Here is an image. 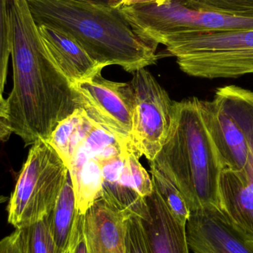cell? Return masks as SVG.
Returning a JSON list of instances; mask_svg holds the SVG:
<instances>
[{
  "mask_svg": "<svg viewBox=\"0 0 253 253\" xmlns=\"http://www.w3.org/2000/svg\"><path fill=\"white\" fill-rule=\"evenodd\" d=\"M13 88L7 122L25 146L47 141L59 123L80 108L72 84L44 48L26 0L10 4Z\"/></svg>",
  "mask_w": 253,
  "mask_h": 253,
  "instance_id": "cell-1",
  "label": "cell"
},
{
  "mask_svg": "<svg viewBox=\"0 0 253 253\" xmlns=\"http://www.w3.org/2000/svg\"><path fill=\"white\" fill-rule=\"evenodd\" d=\"M37 29L44 48L71 84L90 78L105 68L65 31L47 25H37Z\"/></svg>",
  "mask_w": 253,
  "mask_h": 253,
  "instance_id": "cell-13",
  "label": "cell"
},
{
  "mask_svg": "<svg viewBox=\"0 0 253 253\" xmlns=\"http://www.w3.org/2000/svg\"><path fill=\"white\" fill-rule=\"evenodd\" d=\"M146 202L140 218L147 253H189L186 224L172 215L154 185Z\"/></svg>",
  "mask_w": 253,
  "mask_h": 253,
  "instance_id": "cell-12",
  "label": "cell"
},
{
  "mask_svg": "<svg viewBox=\"0 0 253 253\" xmlns=\"http://www.w3.org/2000/svg\"><path fill=\"white\" fill-rule=\"evenodd\" d=\"M200 105L205 126L224 169L243 170L249 153L243 131L215 99L200 100Z\"/></svg>",
  "mask_w": 253,
  "mask_h": 253,
  "instance_id": "cell-11",
  "label": "cell"
},
{
  "mask_svg": "<svg viewBox=\"0 0 253 253\" xmlns=\"http://www.w3.org/2000/svg\"><path fill=\"white\" fill-rule=\"evenodd\" d=\"M19 230L25 253H58L48 215Z\"/></svg>",
  "mask_w": 253,
  "mask_h": 253,
  "instance_id": "cell-20",
  "label": "cell"
},
{
  "mask_svg": "<svg viewBox=\"0 0 253 253\" xmlns=\"http://www.w3.org/2000/svg\"><path fill=\"white\" fill-rule=\"evenodd\" d=\"M79 215L74 187L68 173L54 208L48 215L50 231L58 253H68Z\"/></svg>",
  "mask_w": 253,
  "mask_h": 253,
  "instance_id": "cell-17",
  "label": "cell"
},
{
  "mask_svg": "<svg viewBox=\"0 0 253 253\" xmlns=\"http://www.w3.org/2000/svg\"><path fill=\"white\" fill-rule=\"evenodd\" d=\"M0 253H25L19 229L0 241Z\"/></svg>",
  "mask_w": 253,
  "mask_h": 253,
  "instance_id": "cell-26",
  "label": "cell"
},
{
  "mask_svg": "<svg viewBox=\"0 0 253 253\" xmlns=\"http://www.w3.org/2000/svg\"><path fill=\"white\" fill-rule=\"evenodd\" d=\"M26 1L37 25L65 31L103 66L118 65L132 74L159 59L158 44L140 37L120 8L83 0Z\"/></svg>",
  "mask_w": 253,
  "mask_h": 253,
  "instance_id": "cell-2",
  "label": "cell"
},
{
  "mask_svg": "<svg viewBox=\"0 0 253 253\" xmlns=\"http://www.w3.org/2000/svg\"><path fill=\"white\" fill-rule=\"evenodd\" d=\"M8 115V106H7V99L3 97V93L0 92V119L7 120Z\"/></svg>",
  "mask_w": 253,
  "mask_h": 253,
  "instance_id": "cell-29",
  "label": "cell"
},
{
  "mask_svg": "<svg viewBox=\"0 0 253 253\" xmlns=\"http://www.w3.org/2000/svg\"><path fill=\"white\" fill-rule=\"evenodd\" d=\"M129 83L134 93L131 144L138 157L151 162L168 137L174 102L145 68L132 73Z\"/></svg>",
  "mask_w": 253,
  "mask_h": 253,
  "instance_id": "cell-8",
  "label": "cell"
},
{
  "mask_svg": "<svg viewBox=\"0 0 253 253\" xmlns=\"http://www.w3.org/2000/svg\"><path fill=\"white\" fill-rule=\"evenodd\" d=\"M71 84L80 108L93 123L130 141L134 110L130 83L110 81L99 73Z\"/></svg>",
  "mask_w": 253,
  "mask_h": 253,
  "instance_id": "cell-9",
  "label": "cell"
},
{
  "mask_svg": "<svg viewBox=\"0 0 253 253\" xmlns=\"http://www.w3.org/2000/svg\"><path fill=\"white\" fill-rule=\"evenodd\" d=\"M213 99L233 117L248 141L246 166L239 172L224 169L219 192L221 211L253 246V91L225 86L216 90Z\"/></svg>",
  "mask_w": 253,
  "mask_h": 253,
  "instance_id": "cell-6",
  "label": "cell"
},
{
  "mask_svg": "<svg viewBox=\"0 0 253 253\" xmlns=\"http://www.w3.org/2000/svg\"><path fill=\"white\" fill-rule=\"evenodd\" d=\"M180 69L198 78L236 79L253 74V28L232 31H187L159 36Z\"/></svg>",
  "mask_w": 253,
  "mask_h": 253,
  "instance_id": "cell-4",
  "label": "cell"
},
{
  "mask_svg": "<svg viewBox=\"0 0 253 253\" xmlns=\"http://www.w3.org/2000/svg\"><path fill=\"white\" fill-rule=\"evenodd\" d=\"M69 170L44 140L31 146L7 205V220L16 229L30 225L54 208Z\"/></svg>",
  "mask_w": 253,
  "mask_h": 253,
  "instance_id": "cell-5",
  "label": "cell"
},
{
  "mask_svg": "<svg viewBox=\"0 0 253 253\" xmlns=\"http://www.w3.org/2000/svg\"><path fill=\"white\" fill-rule=\"evenodd\" d=\"M186 237L194 253H253V246L220 208L190 212L186 222Z\"/></svg>",
  "mask_w": 253,
  "mask_h": 253,
  "instance_id": "cell-10",
  "label": "cell"
},
{
  "mask_svg": "<svg viewBox=\"0 0 253 253\" xmlns=\"http://www.w3.org/2000/svg\"><path fill=\"white\" fill-rule=\"evenodd\" d=\"M11 0H0V92L3 93L10 56V4Z\"/></svg>",
  "mask_w": 253,
  "mask_h": 253,
  "instance_id": "cell-22",
  "label": "cell"
},
{
  "mask_svg": "<svg viewBox=\"0 0 253 253\" xmlns=\"http://www.w3.org/2000/svg\"><path fill=\"white\" fill-rule=\"evenodd\" d=\"M75 193L77 209L84 214L102 196V167L80 144L68 167Z\"/></svg>",
  "mask_w": 253,
  "mask_h": 253,
  "instance_id": "cell-16",
  "label": "cell"
},
{
  "mask_svg": "<svg viewBox=\"0 0 253 253\" xmlns=\"http://www.w3.org/2000/svg\"><path fill=\"white\" fill-rule=\"evenodd\" d=\"M166 0H121L120 7H130L144 4H161Z\"/></svg>",
  "mask_w": 253,
  "mask_h": 253,
  "instance_id": "cell-28",
  "label": "cell"
},
{
  "mask_svg": "<svg viewBox=\"0 0 253 253\" xmlns=\"http://www.w3.org/2000/svg\"><path fill=\"white\" fill-rule=\"evenodd\" d=\"M12 134L11 129L5 119H0V144L5 142Z\"/></svg>",
  "mask_w": 253,
  "mask_h": 253,
  "instance_id": "cell-27",
  "label": "cell"
},
{
  "mask_svg": "<svg viewBox=\"0 0 253 253\" xmlns=\"http://www.w3.org/2000/svg\"><path fill=\"white\" fill-rule=\"evenodd\" d=\"M83 1H89V2L96 3V4H104L109 7H120L121 0H83Z\"/></svg>",
  "mask_w": 253,
  "mask_h": 253,
  "instance_id": "cell-30",
  "label": "cell"
},
{
  "mask_svg": "<svg viewBox=\"0 0 253 253\" xmlns=\"http://www.w3.org/2000/svg\"><path fill=\"white\" fill-rule=\"evenodd\" d=\"M204 7L232 16L253 18V0H194Z\"/></svg>",
  "mask_w": 253,
  "mask_h": 253,
  "instance_id": "cell-23",
  "label": "cell"
},
{
  "mask_svg": "<svg viewBox=\"0 0 253 253\" xmlns=\"http://www.w3.org/2000/svg\"><path fill=\"white\" fill-rule=\"evenodd\" d=\"M151 162L178 187L190 212L221 209L219 182L224 168L205 126L200 99L174 102L168 137Z\"/></svg>",
  "mask_w": 253,
  "mask_h": 253,
  "instance_id": "cell-3",
  "label": "cell"
},
{
  "mask_svg": "<svg viewBox=\"0 0 253 253\" xmlns=\"http://www.w3.org/2000/svg\"><path fill=\"white\" fill-rule=\"evenodd\" d=\"M126 219L103 198L98 199L84 214L90 253H126Z\"/></svg>",
  "mask_w": 253,
  "mask_h": 253,
  "instance_id": "cell-14",
  "label": "cell"
},
{
  "mask_svg": "<svg viewBox=\"0 0 253 253\" xmlns=\"http://www.w3.org/2000/svg\"><path fill=\"white\" fill-rule=\"evenodd\" d=\"M134 31L147 41L187 31H232L253 28V18L232 16L204 7L194 0H166L161 4L120 7ZM156 44V43H155Z\"/></svg>",
  "mask_w": 253,
  "mask_h": 253,
  "instance_id": "cell-7",
  "label": "cell"
},
{
  "mask_svg": "<svg viewBox=\"0 0 253 253\" xmlns=\"http://www.w3.org/2000/svg\"><path fill=\"white\" fill-rule=\"evenodd\" d=\"M93 123L84 111L79 108L59 123L46 141L67 167Z\"/></svg>",
  "mask_w": 253,
  "mask_h": 253,
  "instance_id": "cell-18",
  "label": "cell"
},
{
  "mask_svg": "<svg viewBox=\"0 0 253 253\" xmlns=\"http://www.w3.org/2000/svg\"><path fill=\"white\" fill-rule=\"evenodd\" d=\"M150 168L153 185L165 205L176 219L186 224L190 211L181 192L153 162H150Z\"/></svg>",
  "mask_w": 253,
  "mask_h": 253,
  "instance_id": "cell-19",
  "label": "cell"
},
{
  "mask_svg": "<svg viewBox=\"0 0 253 253\" xmlns=\"http://www.w3.org/2000/svg\"><path fill=\"white\" fill-rule=\"evenodd\" d=\"M138 159L139 157L133 150H129L126 153L120 181L126 187L146 199L153 192V181Z\"/></svg>",
  "mask_w": 253,
  "mask_h": 253,
  "instance_id": "cell-21",
  "label": "cell"
},
{
  "mask_svg": "<svg viewBox=\"0 0 253 253\" xmlns=\"http://www.w3.org/2000/svg\"><path fill=\"white\" fill-rule=\"evenodd\" d=\"M100 163L102 167V196L127 218L132 215L141 218L147 211L146 199L126 187L120 181L126 153Z\"/></svg>",
  "mask_w": 253,
  "mask_h": 253,
  "instance_id": "cell-15",
  "label": "cell"
},
{
  "mask_svg": "<svg viewBox=\"0 0 253 253\" xmlns=\"http://www.w3.org/2000/svg\"><path fill=\"white\" fill-rule=\"evenodd\" d=\"M68 253H90L84 227V214H80L76 222Z\"/></svg>",
  "mask_w": 253,
  "mask_h": 253,
  "instance_id": "cell-25",
  "label": "cell"
},
{
  "mask_svg": "<svg viewBox=\"0 0 253 253\" xmlns=\"http://www.w3.org/2000/svg\"><path fill=\"white\" fill-rule=\"evenodd\" d=\"M126 224V253H147L140 217L130 215Z\"/></svg>",
  "mask_w": 253,
  "mask_h": 253,
  "instance_id": "cell-24",
  "label": "cell"
}]
</instances>
